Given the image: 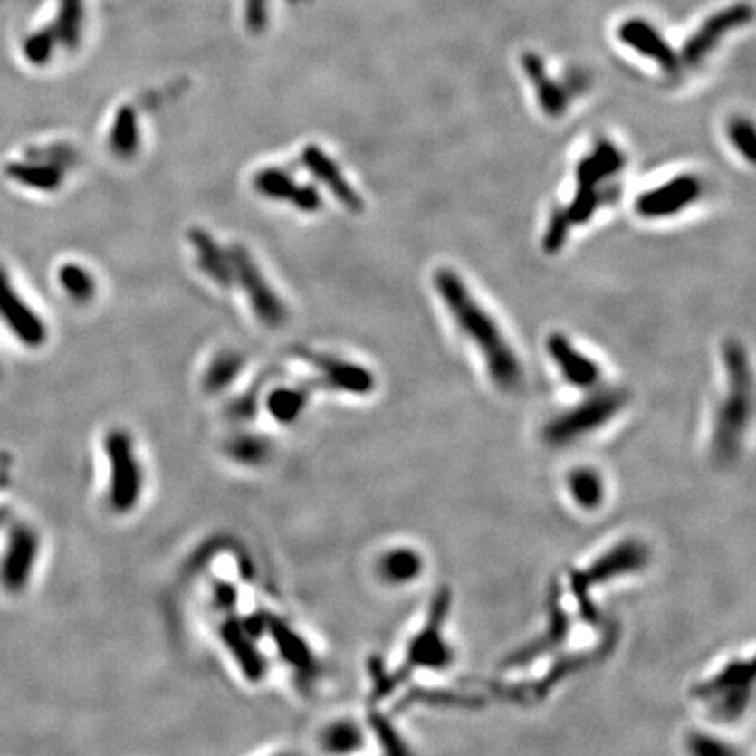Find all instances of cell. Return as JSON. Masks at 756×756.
Wrapping results in <instances>:
<instances>
[{"label": "cell", "instance_id": "cell-1", "mask_svg": "<svg viewBox=\"0 0 756 756\" xmlns=\"http://www.w3.org/2000/svg\"><path fill=\"white\" fill-rule=\"evenodd\" d=\"M435 287L457 328L476 345L493 382L502 391L519 389L523 382L521 359L464 279L452 268H440L435 273Z\"/></svg>", "mask_w": 756, "mask_h": 756}, {"label": "cell", "instance_id": "cell-2", "mask_svg": "<svg viewBox=\"0 0 756 756\" xmlns=\"http://www.w3.org/2000/svg\"><path fill=\"white\" fill-rule=\"evenodd\" d=\"M722 358L727 373V391L716 412L711 454L718 464L731 466L741 455L744 435L753 416V375L748 352L741 341L727 340Z\"/></svg>", "mask_w": 756, "mask_h": 756}, {"label": "cell", "instance_id": "cell-3", "mask_svg": "<svg viewBox=\"0 0 756 756\" xmlns=\"http://www.w3.org/2000/svg\"><path fill=\"white\" fill-rule=\"evenodd\" d=\"M452 592L448 587H442L433 598L427 622L417 636L412 639L405 662L394 673L384 671L380 660H373L371 678H373V701H380L401 686L417 669L442 671L454 664V652L445 643V620L450 613Z\"/></svg>", "mask_w": 756, "mask_h": 756}, {"label": "cell", "instance_id": "cell-4", "mask_svg": "<svg viewBox=\"0 0 756 756\" xmlns=\"http://www.w3.org/2000/svg\"><path fill=\"white\" fill-rule=\"evenodd\" d=\"M650 551L637 540H626L609 548L599 559H596L587 569H574L569 573V587L578 604V613L585 624L599 626L602 622L599 609L594 604L590 590L598 585L608 583L626 574L637 573L646 568Z\"/></svg>", "mask_w": 756, "mask_h": 756}, {"label": "cell", "instance_id": "cell-5", "mask_svg": "<svg viewBox=\"0 0 756 756\" xmlns=\"http://www.w3.org/2000/svg\"><path fill=\"white\" fill-rule=\"evenodd\" d=\"M618 641V628L609 626L604 632V637L599 645L592 650L583 652H573L560 656L551 664L547 675L536 681H525V683H502V681H491L487 686L491 694L502 701L515 705H532L541 703L547 699L550 692L564 683L566 679L578 675L579 671L592 667L600 660H604L609 653L615 650Z\"/></svg>", "mask_w": 756, "mask_h": 756}, {"label": "cell", "instance_id": "cell-6", "mask_svg": "<svg viewBox=\"0 0 756 756\" xmlns=\"http://www.w3.org/2000/svg\"><path fill=\"white\" fill-rule=\"evenodd\" d=\"M755 664L735 658L720 673L694 684L692 695L705 705L709 716L722 723L739 720L753 699Z\"/></svg>", "mask_w": 756, "mask_h": 756}, {"label": "cell", "instance_id": "cell-7", "mask_svg": "<svg viewBox=\"0 0 756 756\" xmlns=\"http://www.w3.org/2000/svg\"><path fill=\"white\" fill-rule=\"evenodd\" d=\"M627 401V392L620 389L594 392L571 410L551 418L543 429V440L551 446H566L578 442L618 416Z\"/></svg>", "mask_w": 756, "mask_h": 756}, {"label": "cell", "instance_id": "cell-8", "mask_svg": "<svg viewBox=\"0 0 756 756\" xmlns=\"http://www.w3.org/2000/svg\"><path fill=\"white\" fill-rule=\"evenodd\" d=\"M104 452L109 464V504L118 513H130L144 491V471L130 433L123 429L109 431Z\"/></svg>", "mask_w": 756, "mask_h": 756}, {"label": "cell", "instance_id": "cell-9", "mask_svg": "<svg viewBox=\"0 0 756 756\" xmlns=\"http://www.w3.org/2000/svg\"><path fill=\"white\" fill-rule=\"evenodd\" d=\"M78 163V153L65 144L35 148L26 153L25 159L13 161L5 167V176L20 186L33 191L52 193L62 187L65 174Z\"/></svg>", "mask_w": 756, "mask_h": 756}, {"label": "cell", "instance_id": "cell-10", "mask_svg": "<svg viewBox=\"0 0 756 756\" xmlns=\"http://www.w3.org/2000/svg\"><path fill=\"white\" fill-rule=\"evenodd\" d=\"M228 253L234 264L235 284L247 294L258 321L266 328H281L287 319L286 305L261 273L258 263L240 244L232 245Z\"/></svg>", "mask_w": 756, "mask_h": 756}, {"label": "cell", "instance_id": "cell-11", "mask_svg": "<svg viewBox=\"0 0 756 756\" xmlns=\"http://www.w3.org/2000/svg\"><path fill=\"white\" fill-rule=\"evenodd\" d=\"M753 7L748 2H735L705 18L679 50L681 69H695L714 52L733 30L751 24Z\"/></svg>", "mask_w": 756, "mask_h": 756}, {"label": "cell", "instance_id": "cell-12", "mask_svg": "<svg viewBox=\"0 0 756 756\" xmlns=\"http://www.w3.org/2000/svg\"><path fill=\"white\" fill-rule=\"evenodd\" d=\"M548 626L545 632L536 636L532 641L510 653L502 662L501 669H523L545 655L557 652L571 634V618L562 604V590L559 583H553L547 599Z\"/></svg>", "mask_w": 756, "mask_h": 756}, {"label": "cell", "instance_id": "cell-13", "mask_svg": "<svg viewBox=\"0 0 756 756\" xmlns=\"http://www.w3.org/2000/svg\"><path fill=\"white\" fill-rule=\"evenodd\" d=\"M703 181L694 174H679L641 193L634 204L636 214L643 219H667L695 204L703 195Z\"/></svg>", "mask_w": 756, "mask_h": 756}, {"label": "cell", "instance_id": "cell-14", "mask_svg": "<svg viewBox=\"0 0 756 756\" xmlns=\"http://www.w3.org/2000/svg\"><path fill=\"white\" fill-rule=\"evenodd\" d=\"M0 322L26 347H41L48 339V328L20 291L7 270L0 264Z\"/></svg>", "mask_w": 756, "mask_h": 756}, {"label": "cell", "instance_id": "cell-15", "mask_svg": "<svg viewBox=\"0 0 756 756\" xmlns=\"http://www.w3.org/2000/svg\"><path fill=\"white\" fill-rule=\"evenodd\" d=\"M292 354L312 366L319 373L321 386L349 394H369L375 389V377L365 366L321 354L307 347H294Z\"/></svg>", "mask_w": 756, "mask_h": 756}, {"label": "cell", "instance_id": "cell-16", "mask_svg": "<svg viewBox=\"0 0 756 756\" xmlns=\"http://www.w3.org/2000/svg\"><path fill=\"white\" fill-rule=\"evenodd\" d=\"M618 39L628 50L650 60L669 76H676L683 71L679 53L671 46L664 33L645 18L626 20L618 26Z\"/></svg>", "mask_w": 756, "mask_h": 756}, {"label": "cell", "instance_id": "cell-17", "mask_svg": "<svg viewBox=\"0 0 756 756\" xmlns=\"http://www.w3.org/2000/svg\"><path fill=\"white\" fill-rule=\"evenodd\" d=\"M548 356L562 373L564 380L578 389H592L600 380V368L594 359L579 352L562 333L547 340Z\"/></svg>", "mask_w": 756, "mask_h": 756}, {"label": "cell", "instance_id": "cell-18", "mask_svg": "<svg viewBox=\"0 0 756 756\" xmlns=\"http://www.w3.org/2000/svg\"><path fill=\"white\" fill-rule=\"evenodd\" d=\"M522 69L525 78L529 79L531 86L534 88L536 100L543 114L551 120L564 116L569 107V91L566 84H562L548 72L543 58L538 53H523Z\"/></svg>", "mask_w": 756, "mask_h": 756}, {"label": "cell", "instance_id": "cell-19", "mask_svg": "<svg viewBox=\"0 0 756 756\" xmlns=\"http://www.w3.org/2000/svg\"><path fill=\"white\" fill-rule=\"evenodd\" d=\"M301 163L311 172L315 181L324 184L330 193L339 200L340 204L349 212H361L365 207L363 198L352 187V184L345 179L339 165L328 157L321 148L307 146L301 153Z\"/></svg>", "mask_w": 756, "mask_h": 756}, {"label": "cell", "instance_id": "cell-20", "mask_svg": "<svg viewBox=\"0 0 756 756\" xmlns=\"http://www.w3.org/2000/svg\"><path fill=\"white\" fill-rule=\"evenodd\" d=\"M189 244L195 249L198 268L209 277L212 282L219 287L230 289L235 286L234 264L230 260V253L223 249L214 236L204 230H191Z\"/></svg>", "mask_w": 756, "mask_h": 756}, {"label": "cell", "instance_id": "cell-21", "mask_svg": "<svg viewBox=\"0 0 756 756\" xmlns=\"http://www.w3.org/2000/svg\"><path fill=\"white\" fill-rule=\"evenodd\" d=\"M223 643L235 656L236 664L242 667L245 678L260 681L264 675V662L260 650L256 648L254 636L240 622H226L221 627Z\"/></svg>", "mask_w": 756, "mask_h": 756}, {"label": "cell", "instance_id": "cell-22", "mask_svg": "<svg viewBox=\"0 0 756 756\" xmlns=\"http://www.w3.org/2000/svg\"><path fill=\"white\" fill-rule=\"evenodd\" d=\"M414 705L448 707V709H478L485 705V697L459 690L445 688H412L396 705V711H403Z\"/></svg>", "mask_w": 756, "mask_h": 756}, {"label": "cell", "instance_id": "cell-23", "mask_svg": "<svg viewBox=\"0 0 756 756\" xmlns=\"http://www.w3.org/2000/svg\"><path fill=\"white\" fill-rule=\"evenodd\" d=\"M140 146V130L137 112L123 105L118 109L110 130H109V148L114 157L120 159H130L137 155Z\"/></svg>", "mask_w": 756, "mask_h": 756}, {"label": "cell", "instance_id": "cell-24", "mask_svg": "<svg viewBox=\"0 0 756 756\" xmlns=\"http://www.w3.org/2000/svg\"><path fill=\"white\" fill-rule=\"evenodd\" d=\"M266 628L272 634L277 650L287 664L300 671H307L312 667L313 655L311 648L292 628L275 618H266Z\"/></svg>", "mask_w": 756, "mask_h": 756}, {"label": "cell", "instance_id": "cell-25", "mask_svg": "<svg viewBox=\"0 0 756 756\" xmlns=\"http://www.w3.org/2000/svg\"><path fill=\"white\" fill-rule=\"evenodd\" d=\"M422 557L410 548L388 551L380 560V574L392 585H405L417 579L422 573Z\"/></svg>", "mask_w": 756, "mask_h": 756}, {"label": "cell", "instance_id": "cell-26", "mask_svg": "<svg viewBox=\"0 0 756 756\" xmlns=\"http://www.w3.org/2000/svg\"><path fill=\"white\" fill-rule=\"evenodd\" d=\"M311 389L305 386L300 388H281L275 389L266 399V408L270 416L279 424H292L301 416L307 407Z\"/></svg>", "mask_w": 756, "mask_h": 756}, {"label": "cell", "instance_id": "cell-27", "mask_svg": "<svg viewBox=\"0 0 756 756\" xmlns=\"http://www.w3.org/2000/svg\"><path fill=\"white\" fill-rule=\"evenodd\" d=\"M568 489L574 502L583 510H598L604 501V482L598 471L579 468L571 471L568 478Z\"/></svg>", "mask_w": 756, "mask_h": 756}, {"label": "cell", "instance_id": "cell-28", "mask_svg": "<svg viewBox=\"0 0 756 756\" xmlns=\"http://www.w3.org/2000/svg\"><path fill=\"white\" fill-rule=\"evenodd\" d=\"M254 187L264 198L292 204L300 184L284 168L268 167L254 176Z\"/></svg>", "mask_w": 756, "mask_h": 756}, {"label": "cell", "instance_id": "cell-29", "mask_svg": "<svg viewBox=\"0 0 756 756\" xmlns=\"http://www.w3.org/2000/svg\"><path fill=\"white\" fill-rule=\"evenodd\" d=\"M58 282L65 294L76 303H88L97 292L93 275L78 263H67L58 270Z\"/></svg>", "mask_w": 756, "mask_h": 756}, {"label": "cell", "instance_id": "cell-30", "mask_svg": "<svg viewBox=\"0 0 756 756\" xmlns=\"http://www.w3.org/2000/svg\"><path fill=\"white\" fill-rule=\"evenodd\" d=\"M244 366L242 356L234 350L221 352L209 366L206 373V389L207 391H219L226 386H230L235 380L236 375L240 373Z\"/></svg>", "mask_w": 756, "mask_h": 756}, {"label": "cell", "instance_id": "cell-31", "mask_svg": "<svg viewBox=\"0 0 756 756\" xmlns=\"http://www.w3.org/2000/svg\"><path fill=\"white\" fill-rule=\"evenodd\" d=\"M324 744L330 751L335 753H349L358 750L363 744V733L358 725L349 722H340L330 727L324 733Z\"/></svg>", "mask_w": 756, "mask_h": 756}, {"label": "cell", "instance_id": "cell-32", "mask_svg": "<svg viewBox=\"0 0 756 756\" xmlns=\"http://www.w3.org/2000/svg\"><path fill=\"white\" fill-rule=\"evenodd\" d=\"M729 139L733 149L750 163L756 159L755 125L746 118H735L729 125Z\"/></svg>", "mask_w": 756, "mask_h": 756}, {"label": "cell", "instance_id": "cell-33", "mask_svg": "<svg viewBox=\"0 0 756 756\" xmlns=\"http://www.w3.org/2000/svg\"><path fill=\"white\" fill-rule=\"evenodd\" d=\"M571 230H573V226H571L569 219L566 217L564 210L560 207L553 210L550 219H548L547 230H545L543 240H541L543 251L547 254H557L566 245Z\"/></svg>", "mask_w": 756, "mask_h": 756}, {"label": "cell", "instance_id": "cell-34", "mask_svg": "<svg viewBox=\"0 0 756 756\" xmlns=\"http://www.w3.org/2000/svg\"><path fill=\"white\" fill-rule=\"evenodd\" d=\"M16 550H13V560H11V581L13 583H24L25 581L26 574L30 571L32 564H33V555H35V541L33 538L24 532L20 536V540L16 541Z\"/></svg>", "mask_w": 756, "mask_h": 756}, {"label": "cell", "instance_id": "cell-35", "mask_svg": "<svg viewBox=\"0 0 756 756\" xmlns=\"http://www.w3.org/2000/svg\"><path fill=\"white\" fill-rule=\"evenodd\" d=\"M369 725H371V729H373L375 733H377V737H378L380 744L384 746V750H386L388 753H394V755H403V753H408V750H407V746L403 744L401 737L397 735V732L392 729L391 722H389V720H386L382 714L373 713V714L369 716Z\"/></svg>", "mask_w": 756, "mask_h": 756}, {"label": "cell", "instance_id": "cell-36", "mask_svg": "<svg viewBox=\"0 0 756 756\" xmlns=\"http://www.w3.org/2000/svg\"><path fill=\"white\" fill-rule=\"evenodd\" d=\"M688 751L697 756H732L737 751L716 737L705 733H692L686 741Z\"/></svg>", "mask_w": 756, "mask_h": 756}]
</instances>
